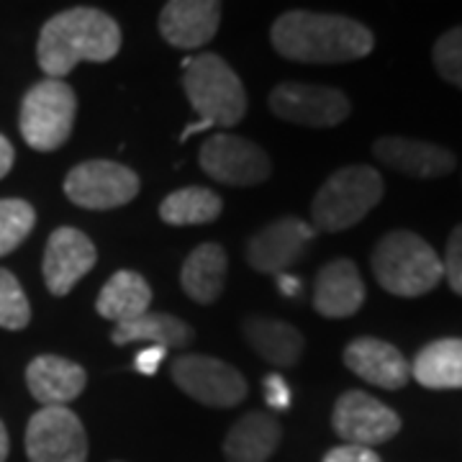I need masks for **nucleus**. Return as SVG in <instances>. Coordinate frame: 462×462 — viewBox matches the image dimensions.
Returning a JSON list of instances; mask_svg holds the SVG:
<instances>
[{"label": "nucleus", "mask_w": 462, "mask_h": 462, "mask_svg": "<svg viewBox=\"0 0 462 462\" xmlns=\"http://www.w3.org/2000/svg\"><path fill=\"white\" fill-rule=\"evenodd\" d=\"M270 42L281 57L303 65L355 62L375 47V36L360 21L314 11L282 14L270 29Z\"/></svg>", "instance_id": "f257e3e1"}, {"label": "nucleus", "mask_w": 462, "mask_h": 462, "mask_svg": "<svg viewBox=\"0 0 462 462\" xmlns=\"http://www.w3.org/2000/svg\"><path fill=\"white\" fill-rule=\"evenodd\" d=\"M121 50V29L98 8H69L51 16L39 33L36 60L51 80H62L80 62H111Z\"/></svg>", "instance_id": "f03ea898"}, {"label": "nucleus", "mask_w": 462, "mask_h": 462, "mask_svg": "<svg viewBox=\"0 0 462 462\" xmlns=\"http://www.w3.org/2000/svg\"><path fill=\"white\" fill-rule=\"evenodd\" d=\"M373 273L375 281L393 296L419 298L434 291L442 273V257L430 242L406 229L391 231L373 249Z\"/></svg>", "instance_id": "7ed1b4c3"}, {"label": "nucleus", "mask_w": 462, "mask_h": 462, "mask_svg": "<svg viewBox=\"0 0 462 462\" xmlns=\"http://www.w3.org/2000/svg\"><path fill=\"white\" fill-rule=\"evenodd\" d=\"M182 88L193 111L211 129H231L247 114V90L236 72L218 54H199L182 60Z\"/></svg>", "instance_id": "20e7f679"}, {"label": "nucleus", "mask_w": 462, "mask_h": 462, "mask_svg": "<svg viewBox=\"0 0 462 462\" xmlns=\"http://www.w3.org/2000/svg\"><path fill=\"white\" fill-rule=\"evenodd\" d=\"M383 199V178L375 167L349 165L337 170L311 200L314 229L345 231L360 224Z\"/></svg>", "instance_id": "39448f33"}, {"label": "nucleus", "mask_w": 462, "mask_h": 462, "mask_svg": "<svg viewBox=\"0 0 462 462\" xmlns=\"http://www.w3.org/2000/svg\"><path fill=\"white\" fill-rule=\"evenodd\" d=\"M78 98L65 80L44 78L29 88L21 100L18 129L23 142L36 152H54L65 144L75 126Z\"/></svg>", "instance_id": "423d86ee"}, {"label": "nucleus", "mask_w": 462, "mask_h": 462, "mask_svg": "<svg viewBox=\"0 0 462 462\" xmlns=\"http://www.w3.org/2000/svg\"><path fill=\"white\" fill-rule=\"evenodd\" d=\"M139 178L126 165L111 160H88L72 167L65 178V196L88 211H111L132 203Z\"/></svg>", "instance_id": "0eeeda50"}, {"label": "nucleus", "mask_w": 462, "mask_h": 462, "mask_svg": "<svg viewBox=\"0 0 462 462\" xmlns=\"http://www.w3.org/2000/svg\"><path fill=\"white\" fill-rule=\"evenodd\" d=\"M170 375L182 393L196 398L203 406L231 409L247 398V380L229 363L208 355H182L178 357Z\"/></svg>", "instance_id": "6e6552de"}, {"label": "nucleus", "mask_w": 462, "mask_h": 462, "mask_svg": "<svg viewBox=\"0 0 462 462\" xmlns=\"http://www.w3.org/2000/svg\"><path fill=\"white\" fill-rule=\"evenodd\" d=\"M270 111L281 121L311 129L339 126L352 114V103L342 90L329 85L281 83L270 93Z\"/></svg>", "instance_id": "1a4fd4ad"}, {"label": "nucleus", "mask_w": 462, "mask_h": 462, "mask_svg": "<svg viewBox=\"0 0 462 462\" xmlns=\"http://www.w3.org/2000/svg\"><path fill=\"white\" fill-rule=\"evenodd\" d=\"M199 162L216 182L252 188L273 175V162L263 147L236 134H214L200 144Z\"/></svg>", "instance_id": "9d476101"}, {"label": "nucleus", "mask_w": 462, "mask_h": 462, "mask_svg": "<svg viewBox=\"0 0 462 462\" xmlns=\"http://www.w3.org/2000/svg\"><path fill=\"white\" fill-rule=\"evenodd\" d=\"M29 462H88L83 421L67 406H47L33 413L26 427Z\"/></svg>", "instance_id": "9b49d317"}, {"label": "nucleus", "mask_w": 462, "mask_h": 462, "mask_svg": "<svg viewBox=\"0 0 462 462\" xmlns=\"http://www.w3.org/2000/svg\"><path fill=\"white\" fill-rule=\"evenodd\" d=\"M331 427L346 445L373 449V445H383L396 437L401 431V416L370 393L346 391L334 406Z\"/></svg>", "instance_id": "f8f14e48"}, {"label": "nucleus", "mask_w": 462, "mask_h": 462, "mask_svg": "<svg viewBox=\"0 0 462 462\" xmlns=\"http://www.w3.org/2000/svg\"><path fill=\"white\" fill-rule=\"evenodd\" d=\"M316 229L296 216H285L257 231L247 245V263L263 275H282L303 257Z\"/></svg>", "instance_id": "ddd939ff"}, {"label": "nucleus", "mask_w": 462, "mask_h": 462, "mask_svg": "<svg viewBox=\"0 0 462 462\" xmlns=\"http://www.w3.org/2000/svg\"><path fill=\"white\" fill-rule=\"evenodd\" d=\"M96 260H98V249L80 229L62 226L51 231L42 263L44 282L51 296H67L93 270Z\"/></svg>", "instance_id": "4468645a"}, {"label": "nucleus", "mask_w": 462, "mask_h": 462, "mask_svg": "<svg viewBox=\"0 0 462 462\" xmlns=\"http://www.w3.org/2000/svg\"><path fill=\"white\" fill-rule=\"evenodd\" d=\"M373 154L385 167L421 180L445 178L457 167V160L449 149L406 136H380L373 144Z\"/></svg>", "instance_id": "2eb2a0df"}, {"label": "nucleus", "mask_w": 462, "mask_h": 462, "mask_svg": "<svg viewBox=\"0 0 462 462\" xmlns=\"http://www.w3.org/2000/svg\"><path fill=\"white\" fill-rule=\"evenodd\" d=\"M345 365L365 383L383 391H401L411 380V365L398 346L375 337H360L345 349Z\"/></svg>", "instance_id": "dca6fc26"}, {"label": "nucleus", "mask_w": 462, "mask_h": 462, "mask_svg": "<svg viewBox=\"0 0 462 462\" xmlns=\"http://www.w3.org/2000/svg\"><path fill=\"white\" fill-rule=\"evenodd\" d=\"M221 5L211 0H172L160 14V33L178 50L206 47L218 32Z\"/></svg>", "instance_id": "f3484780"}, {"label": "nucleus", "mask_w": 462, "mask_h": 462, "mask_svg": "<svg viewBox=\"0 0 462 462\" xmlns=\"http://www.w3.org/2000/svg\"><path fill=\"white\" fill-rule=\"evenodd\" d=\"M365 303V282L352 260H334L316 275L314 309L324 319L355 316Z\"/></svg>", "instance_id": "a211bd4d"}, {"label": "nucleus", "mask_w": 462, "mask_h": 462, "mask_svg": "<svg viewBox=\"0 0 462 462\" xmlns=\"http://www.w3.org/2000/svg\"><path fill=\"white\" fill-rule=\"evenodd\" d=\"M85 383L88 375L83 367L57 355H39L26 367V385L32 396L42 403V409L67 406L83 393Z\"/></svg>", "instance_id": "6ab92c4d"}, {"label": "nucleus", "mask_w": 462, "mask_h": 462, "mask_svg": "<svg viewBox=\"0 0 462 462\" xmlns=\"http://www.w3.org/2000/svg\"><path fill=\"white\" fill-rule=\"evenodd\" d=\"M281 445V424L263 411L242 416L224 439L226 462H267Z\"/></svg>", "instance_id": "aec40b11"}, {"label": "nucleus", "mask_w": 462, "mask_h": 462, "mask_svg": "<svg viewBox=\"0 0 462 462\" xmlns=\"http://www.w3.org/2000/svg\"><path fill=\"white\" fill-rule=\"evenodd\" d=\"M226 270H229V260H226L224 247H218L214 242H206V245L193 249L182 264V291L200 306H208L224 293Z\"/></svg>", "instance_id": "412c9836"}, {"label": "nucleus", "mask_w": 462, "mask_h": 462, "mask_svg": "<svg viewBox=\"0 0 462 462\" xmlns=\"http://www.w3.org/2000/svg\"><path fill=\"white\" fill-rule=\"evenodd\" d=\"M245 337L260 357L278 367L298 365L306 346L303 334L296 327L278 319H264V316H249L245 321Z\"/></svg>", "instance_id": "4be33fe9"}, {"label": "nucleus", "mask_w": 462, "mask_h": 462, "mask_svg": "<svg viewBox=\"0 0 462 462\" xmlns=\"http://www.w3.org/2000/svg\"><path fill=\"white\" fill-rule=\"evenodd\" d=\"M411 378L431 391L462 388V339H437L427 345L411 363Z\"/></svg>", "instance_id": "5701e85b"}, {"label": "nucleus", "mask_w": 462, "mask_h": 462, "mask_svg": "<svg viewBox=\"0 0 462 462\" xmlns=\"http://www.w3.org/2000/svg\"><path fill=\"white\" fill-rule=\"evenodd\" d=\"M152 303V288L149 282L132 270H118L111 281L100 288L96 311L103 319H111L116 324L132 321L149 311Z\"/></svg>", "instance_id": "b1692460"}, {"label": "nucleus", "mask_w": 462, "mask_h": 462, "mask_svg": "<svg viewBox=\"0 0 462 462\" xmlns=\"http://www.w3.org/2000/svg\"><path fill=\"white\" fill-rule=\"evenodd\" d=\"M190 339H193V329L182 319L170 314H152V311L132 321H121L114 329V345L118 346L144 342L147 346L180 349L190 345Z\"/></svg>", "instance_id": "393cba45"}, {"label": "nucleus", "mask_w": 462, "mask_h": 462, "mask_svg": "<svg viewBox=\"0 0 462 462\" xmlns=\"http://www.w3.org/2000/svg\"><path fill=\"white\" fill-rule=\"evenodd\" d=\"M221 208L224 203L214 190L190 185V188H180L170 193L160 203V218L170 226H200V224L216 221L221 216Z\"/></svg>", "instance_id": "a878e982"}, {"label": "nucleus", "mask_w": 462, "mask_h": 462, "mask_svg": "<svg viewBox=\"0 0 462 462\" xmlns=\"http://www.w3.org/2000/svg\"><path fill=\"white\" fill-rule=\"evenodd\" d=\"M36 224V211L32 203L21 199L0 200V257L11 254L26 242Z\"/></svg>", "instance_id": "bb28decb"}, {"label": "nucleus", "mask_w": 462, "mask_h": 462, "mask_svg": "<svg viewBox=\"0 0 462 462\" xmlns=\"http://www.w3.org/2000/svg\"><path fill=\"white\" fill-rule=\"evenodd\" d=\"M29 321H32V306L21 282L11 270L0 267V327L8 331H21L29 327Z\"/></svg>", "instance_id": "cd10ccee"}, {"label": "nucleus", "mask_w": 462, "mask_h": 462, "mask_svg": "<svg viewBox=\"0 0 462 462\" xmlns=\"http://www.w3.org/2000/svg\"><path fill=\"white\" fill-rule=\"evenodd\" d=\"M431 60L439 78L462 90V26H455L437 39Z\"/></svg>", "instance_id": "c85d7f7f"}, {"label": "nucleus", "mask_w": 462, "mask_h": 462, "mask_svg": "<svg viewBox=\"0 0 462 462\" xmlns=\"http://www.w3.org/2000/svg\"><path fill=\"white\" fill-rule=\"evenodd\" d=\"M442 273H445L449 288L462 296V224L455 226L449 239H447L445 260H442Z\"/></svg>", "instance_id": "c756f323"}, {"label": "nucleus", "mask_w": 462, "mask_h": 462, "mask_svg": "<svg viewBox=\"0 0 462 462\" xmlns=\"http://www.w3.org/2000/svg\"><path fill=\"white\" fill-rule=\"evenodd\" d=\"M264 401H267V406L273 409V411H288L291 409V388H288V383L285 378H281L278 373H273V375H267L264 378Z\"/></svg>", "instance_id": "7c9ffc66"}, {"label": "nucleus", "mask_w": 462, "mask_h": 462, "mask_svg": "<svg viewBox=\"0 0 462 462\" xmlns=\"http://www.w3.org/2000/svg\"><path fill=\"white\" fill-rule=\"evenodd\" d=\"M321 462H383L375 455V449L370 447H360V445H342L334 447L327 452V457Z\"/></svg>", "instance_id": "2f4dec72"}, {"label": "nucleus", "mask_w": 462, "mask_h": 462, "mask_svg": "<svg viewBox=\"0 0 462 462\" xmlns=\"http://www.w3.org/2000/svg\"><path fill=\"white\" fill-rule=\"evenodd\" d=\"M167 349L162 346H144L139 355H136V360H134V367L142 373V375H154L157 370H160V365L165 360Z\"/></svg>", "instance_id": "473e14b6"}, {"label": "nucleus", "mask_w": 462, "mask_h": 462, "mask_svg": "<svg viewBox=\"0 0 462 462\" xmlns=\"http://www.w3.org/2000/svg\"><path fill=\"white\" fill-rule=\"evenodd\" d=\"M14 157H16L14 144L0 134V180L11 172V167H14Z\"/></svg>", "instance_id": "72a5a7b5"}, {"label": "nucleus", "mask_w": 462, "mask_h": 462, "mask_svg": "<svg viewBox=\"0 0 462 462\" xmlns=\"http://www.w3.org/2000/svg\"><path fill=\"white\" fill-rule=\"evenodd\" d=\"M278 288H281V293L285 298H298L300 281H298L296 275H291V273H282V275H278Z\"/></svg>", "instance_id": "f704fd0d"}, {"label": "nucleus", "mask_w": 462, "mask_h": 462, "mask_svg": "<svg viewBox=\"0 0 462 462\" xmlns=\"http://www.w3.org/2000/svg\"><path fill=\"white\" fill-rule=\"evenodd\" d=\"M8 449H11V442H8V431H5V424L0 421V462H5V457H8Z\"/></svg>", "instance_id": "c9c22d12"}]
</instances>
